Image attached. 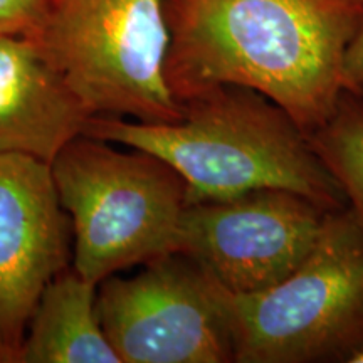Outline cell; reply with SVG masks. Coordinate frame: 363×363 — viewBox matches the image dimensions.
Instances as JSON below:
<instances>
[{"label": "cell", "instance_id": "6da1fadb", "mask_svg": "<svg viewBox=\"0 0 363 363\" xmlns=\"http://www.w3.org/2000/svg\"><path fill=\"white\" fill-rule=\"evenodd\" d=\"M360 0H165V81L177 103L222 84L278 103L310 136L343 93Z\"/></svg>", "mask_w": 363, "mask_h": 363}, {"label": "cell", "instance_id": "7a4b0ae2", "mask_svg": "<svg viewBox=\"0 0 363 363\" xmlns=\"http://www.w3.org/2000/svg\"><path fill=\"white\" fill-rule=\"evenodd\" d=\"M83 133L162 158L184 179L187 206L286 189L326 211L347 207L305 131L278 103L247 86L222 84L190 98L172 123L93 115Z\"/></svg>", "mask_w": 363, "mask_h": 363}, {"label": "cell", "instance_id": "3957f363", "mask_svg": "<svg viewBox=\"0 0 363 363\" xmlns=\"http://www.w3.org/2000/svg\"><path fill=\"white\" fill-rule=\"evenodd\" d=\"M79 135L51 162L72 225V267L91 283L177 251L187 187L167 162Z\"/></svg>", "mask_w": 363, "mask_h": 363}, {"label": "cell", "instance_id": "277c9868", "mask_svg": "<svg viewBox=\"0 0 363 363\" xmlns=\"http://www.w3.org/2000/svg\"><path fill=\"white\" fill-rule=\"evenodd\" d=\"M234 363L348 362L363 348V227L330 211L310 256L266 291L219 286Z\"/></svg>", "mask_w": 363, "mask_h": 363}, {"label": "cell", "instance_id": "5b68a950", "mask_svg": "<svg viewBox=\"0 0 363 363\" xmlns=\"http://www.w3.org/2000/svg\"><path fill=\"white\" fill-rule=\"evenodd\" d=\"M91 115L172 123L165 0H45L30 35Z\"/></svg>", "mask_w": 363, "mask_h": 363}, {"label": "cell", "instance_id": "8992f818", "mask_svg": "<svg viewBox=\"0 0 363 363\" xmlns=\"http://www.w3.org/2000/svg\"><path fill=\"white\" fill-rule=\"evenodd\" d=\"M96 306L121 363H234L219 284L185 254L101 281Z\"/></svg>", "mask_w": 363, "mask_h": 363}, {"label": "cell", "instance_id": "52a82bcc", "mask_svg": "<svg viewBox=\"0 0 363 363\" xmlns=\"http://www.w3.org/2000/svg\"><path fill=\"white\" fill-rule=\"evenodd\" d=\"M326 211L286 189H256L227 201L190 203L177 252L233 294H256L293 274L310 256Z\"/></svg>", "mask_w": 363, "mask_h": 363}, {"label": "cell", "instance_id": "ba28073f", "mask_svg": "<svg viewBox=\"0 0 363 363\" xmlns=\"http://www.w3.org/2000/svg\"><path fill=\"white\" fill-rule=\"evenodd\" d=\"M72 264V225L51 163L0 155V350L19 348L40 294Z\"/></svg>", "mask_w": 363, "mask_h": 363}, {"label": "cell", "instance_id": "9c48e42d", "mask_svg": "<svg viewBox=\"0 0 363 363\" xmlns=\"http://www.w3.org/2000/svg\"><path fill=\"white\" fill-rule=\"evenodd\" d=\"M91 116L33 39L0 34V155L51 163Z\"/></svg>", "mask_w": 363, "mask_h": 363}, {"label": "cell", "instance_id": "30bf717a", "mask_svg": "<svg viewBox=\"0 0 363 363\" xmlns=\"http://www.w3.org/2000/svg\"><path fill=\"white\" fill-rule=\"evenodd\" d=\"M98 284L69 266L45 286L19 348V363H121L98 316Z\"/></svg>", "mask_w": 363, "mask_h": 363}, {"label": "cell", "instance_id": "8fae6325", "mask_svg": "<svg viewBox=\"0 0 363 363\" xmlns=\"http://www.w3.org/2000/svg\"><path fill=\"white\" fill-rule=\"evenodd\" d=\"M308 138L363 227V98L343 91L331 116Z\"/></svg>", "mask_w": 363, "mask_h": 363}, {"label": "cell", "instance_id": "7c38bea8", "mask_svg": "<svg viewBox=\"0 0 363 363\" xmlns=\"http://www.w3.org/2000/svg\"><path fill=\"white\" fill-rule=\"evenodd\" d=\"M45 0H0V34H34L43 17Z\"/></svg>", "mask_w": 363, "mask_h": 363}, {"label": "cell", "instance_id": "4fadbf2b", "mask_svg": "<svg viewBox=\"0 0 363 363\" xmlns=\"http://www.w3.org/2000/svg\"><path fill=\"white\" fill-rule=\"evenodd\" d=\"M363 6V0H360ZM343 89L362 96L363 94V17L358 33L353 38L343 61Z\"/></svg>", "mask_w": 363, "mask_h": 363}, {"label": "cell", "instance_id": "5bb4252c", "mask_svg": "<svg viewBox=\"0 0 363 363\" xmlns=\"http://www.w3.org/2000/svg\"><path fill=\"white\" fill-rule=\"evenodd\" d=\"M0 363H16V362H13V358L9 355L7 352L0 350Z\"/></svg>", "mask_w": 363, "mask_h": 363}, {"label": "cell", "instance_id": "9a60e30c", "mask_svg": "<svg viewBox=\"0 0 363 363\" xmlns=\"http://www.w3.org/2000/svg\"><path fill=\"white\" fill-rule=\"evenodd\" d=\"M350 363H363V348H362V350H358L355 355L352 357Z\"/></svg>", "mask_w": 363, "mask_h": 363}, {"label": "cell", "instance_id": "2e32d148", "mask_svg": "<svg viewBox=\"0 0 363 363\" xmlns=\"http://www.w3.org/2000/svg\"><path fill=\"white\" fill-rule=\"evenodd\" d=\"M362 98H363V94H362Z\"/></svg>", "mask_w": 363, "mask_h": 363}]
</instances>
